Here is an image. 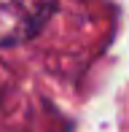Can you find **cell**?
Segmentation results:
<instances>
[{
	"label": "cell",
	"mask_w": 129,
	"mask_h": 132,
	"mask_svg": "<svg viewBox=\"0 0 129 132\" xmlns=\"http://www.w3.org/2000/svg\"><path fill=\"white\" fill-rule=\"evenodd\" d=\"M54 14V0H0V46L35 38Z\"/></svg>",
	"instance_id": "obj_1"
}]
</instances>
